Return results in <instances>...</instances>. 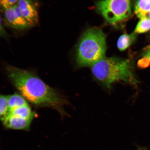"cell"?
<instances>
[{
	"label": "cell",
	"instance_id": "cell-1",
	"mask_svg": "<svg viewBox=\"0 0 150 150\" xmlns=\"http://www.w3.org/2000/svg\"><path fill=\"white\" fill-rule=\"evenodd\" d=\"M6 71L11 83L26 100L37 107L54 109L62 117L67 115L64 106L69 104L68 100L34 73L12 65L7 66Z\"/></svg>",
	"mask_w": 150,
	"mask_h": 150
},
{
	"label": "cell",
	"instance_id": "cell-2",
	"mask_svg": "<svg viewBox=\"0 0 150 150\" xmlns=\"http://www.w3.org/2000/svg\"><path fill=\"white\" fill-rule=\"evenodd\" d=\"M91 67L93 76L108 88L117 81H122L132 85L138 83L128 59L104 57Z\"/></svg>",
	"mask_w": 150,
	"mask_h": 150
},
{
	"label": "cell",
	"instance_id": "cell-3",
	"mask_svg": "<svg viewBox=\"0 0 150 150\" xmlns=\"http://www.w3.org/2000/svg\"><path fill=\"white\" fill-rule=\"evenodd\" d=\"M106 51V37L102 30L95 28L88 30L84 33L77 47V66H92L105 57Z\"/></svg>",
	"mask_w": 150,
	"mask_h": 150
},
{
	"label": "cell",
	"instance_id": "cell-4",
	"mask_svg": "<svg viewBox=\"0 0 150 150\" xmlns=\"http://www.w3.org/2000/svg\"><path fill=\"white\" fill-rule=\"evenodd\" d=\"M131 0H103L96 3L97 10L109 23L115 24L131 16Z\"/></svg>",
	"mask_w": 150,
	"mask_h": 150
},
{
	"label": "cell",
	"instance_id": "cell-5",
	"mask_svg": "<svg viewBox=\"0 0 150 150\" xmlns=\"http://www.w3.org/2000/svg\"><path fill=\"white\" fill-rule=\"evenodd\" d=\"M6 21L8 25L15 29L22 30L30 27L24 18L17 4L3 9Z\"/></svg>",
	"mask_w": 150,
	"mask_h": 150
},
{
	"label": "cell",
	"instance_id": "cell-6",
	"mask_svg": "<svg viewBox=\"0 0 150 150\" xmlns=\"http://www.w3.org/2000/svg\"><path fill=\"white\" fill-rule=\"evenodd\" d=\"M17 4L30 27L36 25L38 23V12L33 0H18Z\"/></svg>",
	"mask_w": 150,
	"mask_h": 150
},
{
	"label": "cell",
	"instance_id": "cell-7",
	"mask_svg": "<svg viewBox=\"0 0 150 150\" xmlns=\"http://www.w3.org/2000/svg\"><path fill=\"white\" fill-rule=\"evenodd\" d=\"M33 120L8 115L2 122L6 128L28 130Z\"/></svg>",
	"mask_w": 150,
	"mask_h": 150
},
{
	"label": "cell",
	"instance_id": "cell-8",
	"mask_svg": "<svg viewBox=\"0 0 150 150\" xmlns=\"http://www.w3.org/2000/svg\"><path fill=\"white\" fill-rule=\"evenodd\" d=\"M35 114L34 112L32 111L30 107L28 105H27L15 108L9 111L8 115L16 116L24 119L33 120L35 117Z\"/></svg>",
	"mask_w": 150,
	"mask_h": 150
},
{
	"label": "cell",
	"instance_id": "cell-9",
	"mask_svg": "<svg viewBox=\"0 0 150 150\" xmlns=\"http://www.w3.org/2000/svg\"><path fill=\"white\" fill-rule=\"evenodd\" d=\"M8 103L9 112L15 108L28 105L25 99L21 95L18 93L9 95Z\"/></svg>",
	"mask_w": 150,
	"mask_h": 150
},
{
	"label": "cell",
	"instance_id": "cell-10",
	"mask_svg": "<svg viewBox=\"0 0 150 150\" xmlns=\"http://www.w3.org/2000/svg\"><path fill=\"white\" fill-rule=\"evenodd\" d=\"M150 12V0H138L135 7V13L140 18L146 16Z\"/></svg>",
	"mask_w": 150,
	"mask_h": 150
},
{
	"label": "cell",
	"instance_id": "cell-11",
	"mask_svg": "<svg viewBox=\"0 0 150 150\" xmlns=\"http://www.w3.org/2000/svg\"><path fill=\"white\" fill-rule=\"evenodd\" d=\"M136 37V35L134 33L130 35L124 34L121 35L117 41L118 48L121 51L126 50L134 42Z\"/></svg>",
	"mask_w": 150,
	"mask_h": 150
},
{
	"label": "cell",
	"instance_id": "cell-12",
	"mask_svg": "<svg viewBox=\"0 0 150 150\" xmlns=\"http://www.w3.org/2000/svg\"><path fill=\"white\" fill-rule=\"evenodd\" d=\"M9 95H1L0 96V117L2 122L5 119L9 113Z\"/></svg>",
	"mask_w": 150,
	"mask_h": 150
},
{
	"label": "cell",
	"instance_id": "cell-13",
	"mask_svg": "<svg viewBox=\"0 0 150 150\" xmlns=\"http://www.w3.org/2000/svg\"><path fill=\"white\" fill-rule=\"evenodd\" d=\"M150 29V18L147 16L140 18L134 30L135 33L146 32Z\"/></svg>",
	"mask_w": 150,
	"mask_h": 150
},
{
	"label": "cell",
	"instance_id": "cell-14",
	"mask_svg": "<svg viewBox=\"0 0 150 150\" xmlns=\"http://www.w3.org/2000/svg\"><path fill=\"white\" fill-rule=\"evenodd\" d=\"M18 0H0L2 9L9 8L17 4Z\"/></svg>",
	"mask_w": 150,
	"mask_h": 150
},
{
	"label": "cell",
	"instance_id": "cell-15",
	"mask_svg": "<svg viewBox=\"0 0 150 150\" xmlns=\"http://www.w3.org/2000/svg\"><path fill=\"white\" fill-rule=\"evenodd\" d=\"M150 60L145 56L138 62L139 67L141 68H145L149 65Z\"/></svg>",
	"mask_w": 150,
	"mask_h": 150
},
{
	"label": "cell",
	"instance_id": "cell-16",
	"mask_svg": "<svg viewBox=\"0 0 150 150\" xmlns=\"http://www.w3.org/2000/svg\"><path fill=\"white\" fill-rule=\"evenodd\" d=\"M1 36L3 37H7V33L5 31L4 28L2 25L1 18Z\"/></svg>",
	"mask_w": 150,
	"mask_h": 150
},
{
	"label": "cell",
	"instance_id": "cell-17",
	"mask_svg": "<svg viewBox=\"0 0 150 150\" xmlns=\"http://www.w3.org/2000/svg\"><path fill=\"white\" fill-rule=\"evenodd\" d=\"M145 56L150 60V50L147 52Z\"/></svg>",
	"mask_w": 150,
	"mask_h": 150
},
{
	"label": "cell",
	"instance_id": "cell-18",
	"mask_svg": "<svg viewBox=\"0 0 150 150\" xmlns=\"http://www.w3.org/2000/svg\"><path fill=\"white\" fill-rule=\"evenodd\" d=\"M146 49L147 50H150V45L147 47H146Z\"/></svg>",
	"mask_w": 150,
	"mask_h": 150
},
{
	"label": "cell",
	"instance_id": "cell-19",
	"mask_svg": "<svg viewBox=\"0 0 150 150\" xmlns=\"http://www.w3.org/2000/svg\"><path fill=\"white\" fill-rule=\"evenodd\" d=\"M138 150H147L145 149H138Z\"/></svg>",
	"mask_w": 150,
	"mask_h": 150
},
{
	"label": "cell",
	"instance_id": "cell-20",
	"mask_svg": "<svg viewBox=\"0 0 150 150\" xmlns=\"http://www.w3.org/2000/svg\"><path fill=\"white\" fill-rule=\"evenodd\" d=\"M149 18H150V12L149 13Z\"/></svg>",
	"mask_w": 150,
	"mask_h": 150
},
{
	"label": "cell",
	"instance_id": "cell-21",
	"mask_svg": "<svg viewBox=\"0 0 150 150\" xmlns=\"http://www.w3.org/2000/svg\"><path fill=\"white\" fill-rule=\"evenodd\" d=\"M33 1H36V0H33Z\"/></svg>",
	"mask_w": 150,
	"mask_h": 150
}]
</instances>
